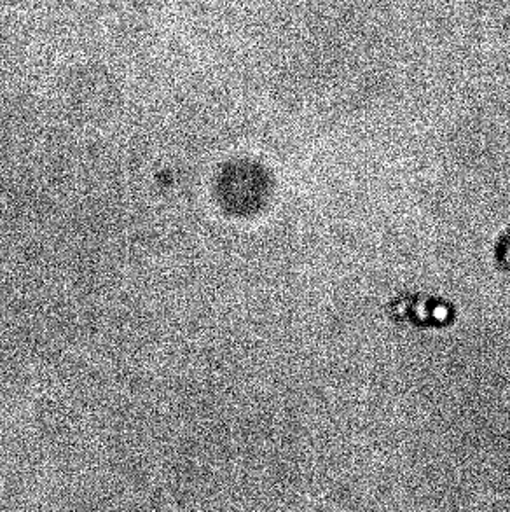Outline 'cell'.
<instances>
[{"mask_svg": "<svg viewBox=\"0 0 510 512\" xmlns=\"http://www.w3.org/2000/svg\"><path fill=\"white\" fill-rule=\"evenodd\" d=\"M388 315L395 324L414 329H446L458 319L453 303L428 294H402L388 305Z\"/></svg>", "mask_w": 510, "mask_h": 512, "instance_id": "obj_1", "label": "cell"}, {"mask_svg": "<svg viewBox=\"0 0 510 512\" xmlns=\"http://www.w3.org/2000/svg\"><path fill=\"white\" fill-rule=\"evenodd\" d=\"M495 263L498 270L510 273V231H505L498 236L495 243Z\"/></svg>", "mask_w": 510, "mask_h": 512, "instance_id": "obj_2", "label": "cell"}]
</instances>
